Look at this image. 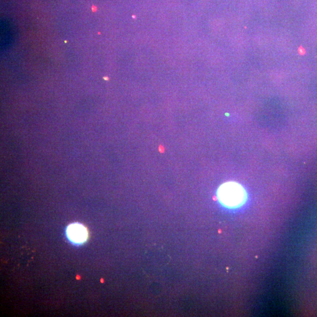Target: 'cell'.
<instances>
[{
  "instance_id": "2",
  "label": "cell",
  "mask_w": 317,
  "mask_h": 317,
  "mask_svg": "<svg viewBox=\"0 0 317 317\" xmlns=\"http://www.w3.org/2000/svg\"><path fill=\"white\" fill-rule=\"evenodd\" d=\"M67 235L72 241L78 244L84 243L88 236L87 231L84 227L77 223L68 227Z\"/></svg>"
},
{
  "instance_id": "1",
  "label": "cell",
  "mask_w": 317,
  "mask_h": 317,
  "mask_svg": "<svg viewBox=\"0 0 317 317\" xmlns=\"http://www.w3.org/2000/svg\"><path fill=\"white\" fill-rule=\"evenodd\" d=\"M218 195L221 202L229 207L241 206L246 197L243 187L236 182H228L223 184L219 189Z\"/></svg>"
},
{
  "instance_id": "3",
  "label": "cell",
  "mask_w": 317,
  "mask_h": 317,
  "mask_svg": "<svg viewBox=\"0 0 317 317\" xmlns=\"http://www.w3.org/2000/svg\"><path fill=\"white\" fill-rule=\"evenodd\" d=\"M298 52L300 54V55H304L306 51L304 48H302V46H300L298 49Z\"/></svg>"
}]
</instances>
